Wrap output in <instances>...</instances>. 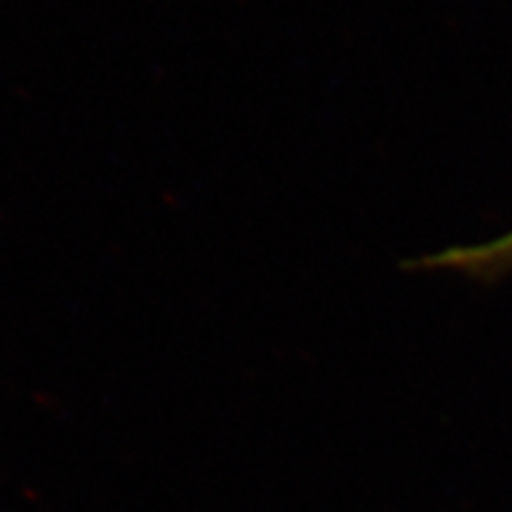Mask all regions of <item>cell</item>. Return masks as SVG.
I'll return each mask as SVG.
<instances>
[{"label": "cell", "mask_w": 512, "mask_h": 512, "mask_svg": "<svg viewBox=\"0 0 512 512\" xmlns=\"http://www.w3.org/2000/svg\"><path fill=\"white\" fill-rule=\"evenodd\" d=\"M416 265L429 269H457L472 278L495 280L512 269V231L483 244L448 248L440 254L425 256Z\"/></svg>", "instance_id": "6da1fadb"}]
</instances>
